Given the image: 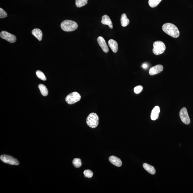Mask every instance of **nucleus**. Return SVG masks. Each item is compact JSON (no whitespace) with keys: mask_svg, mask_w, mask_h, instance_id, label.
<instances>
[{"mask_svg":"<svg viewBox=\"0 0 193 193\" xmlns=\"http://www.w3.org/2000/svg\"><path fill=\"white\" fill-rule=\"evenodd\" d=\"M162 29L166 34L174 38H177L179 35L178 28L173 24L166 23L164 24L163 25Z\"/></svg>","mask_w":193,"mask_h":193,"instance_id":"1","label":"nucleus"},{"mask_svg":"<svg viewBox=\"0 0 193 193\" xmlns=\"http://www.w3.org/2000/svg\"><path fill=\"white\" fill-rule=\"evenodd\" d=\"M61 26L63 31H74L78 27L77 24L76 22L69 20L63 21L62 23Z\"/></svg>","mask_w":193,"mask_h":193,"instance_id":"2","label":"nucleus"},{"mask_svg":"<svg viewBox=\"0 0 193 193\" xmlns=\"http://www.w3.org/2000/svg\"><path fill=\"white\" fill-rule=\"evenodd\" d=\"M99 118L96 113H92L87 117L86 123L90 128H95L99 124Z\"/></svg>","mask_w":193,"mask_h":193,"instance_id":"3","label":"nucleus"},{"mask_svg":"<svg viewBox=\"0 0 193 193\" xmlns=\"http://www.w3.org/2000/svg\"><path fill=\"white\" fill-rule=\"evenodd\" d=\"M165 44L162 41L155 42L153 44V53L156 55H159L164 53L166 50Z\"/></svg>","mask_w":193,"mask_h":193,"instance_id":"4","label":"nucleus"},{"mask_svg":"<svg viewBox=\"0 0 193 193\" xmlns=\"http://www.w3.org/2000/svg\"><path fill=\"white\" fill-rule=\"evenodd\" d=\"M81 99L80 94L77 92H74L70 93L66 98V101L69 105H72L79 101Z\"/></svg>","mask_w":193,"mask_h":193,"instance_id":"5","label":"nucleus"},{"mask_svg":"<svg viewBox=\"0 0 193 193\" xmlns=\"http://www.w3.org/2000/svg\"><path fill=\"white\" fill-rule=\"evenodd\" d=\"M0 159L2 162L6 164L14 165H19V162L17 159H15L13 157L9 156V155H1L0 157Z\"/></svg>","mask_w":193,"mask_h":193,"instance_id":"6","label":"nucleus"},{"mask_svg":"<svg viewBox=\"0 0 193 193\" xmlns=\"http://www.w3.org/2000/svg\"><path fill=\"white\" fill-rule=\"evenodd\" d=\"M179 116H180L182 121L186 125H189L190 123L189 116H188V111L186 108H182L181 110L179 112Z\"/></svg>","mask_w":193,"mask_h":193,"instance_id":"7","label":"nucleus"},{"mask_svg":"<svg viewBox=\"0 0 193 193\" xmlns=\"http://www.w3.org/2000/svg\"><path fill=\"white\" fill-rule=\"evenodd\" d=\"M0 36L1 38L7 40V41L10 43H14L16 41V36L6 31H1L0 34Z\"/></svg>","mask_w":193,"mask_h":193,"instance_id":"8","label":"nucleus"},{"mask_svg":"<svg viewBox=\"0 0 193 193\" xmlns=\"http://www.w3.org/2000/svg\"><path fill=\"white\" fill-rule=\"evenodd\" d=\"M163 69V66L162 65L159 64L153 66L149 70V74L151 76L157 74L162 72Z\"/></svg>","mask_w":193,"mask_h":193,"instance_id":"9","label":"nucleus"},{"mask_svg":"<svg viewBox=\"0 0 193 193\" xmlns=\"http://www.w3.org/2000/svg\"><path fill=\"white\" fill-rule=\"evenodd\" d=\"M97 40L99 46L101 48L103 52L106 53L109 52V49H108L107 45L103 37L99 36Z\"/></svg>","mask_w":193,"mask_h":193,"instance_id":"10","label":"nucleus"},{"mask_svg":"<svg viewBox=\"0 0 193 193\" xmlns=\"http://www.w3.org/2000/svg\"><path fill=\"white\" fill-rule=\"evenodd\" d=\"M160 111V110L159 106H156L154 107L151 114V118L152 120H157L159 117Z\"/></svg>","mask_w":193,"mask_h":193,"instance_id":"11","label":"nucleus"},{"mask_svg":"<svg viewBox=\"0 0 193 193\" xmlns=\"http://www.w3.org/2000/svg\"><path fill=\"white\" fill-rule=\"evenodd\" d=\"M109 160L110 162L112 164L117 167H120L122 165V162L121 160L116 157L114 156H111L109 157Z\"/></svg>","mask_w":193,"mask_h":193,"instance_id":"12","label":"nucleus"},{"mask_svg":"<svg viewBox=\"0 0 193 193\" xmlns=\"http://www.w3.org/2000/svg\"><path fill=\"white\" fill-rule=\"evenodd\" d=\"M101 23L103 25H108L111 29L113 28L112 22L110 18L107 15H105L102 16Z\"/></svg>","mask_w":193,"mask_h":193,"instance_id":"13","label":"nucleus"},{"mask_svg":"<svg viewBox=\"0 0 193 193\" xmlns=\"http://www.w3.org/2000/svg\"><path fill=\"white\" fill-rule=\"evenodd\" d=\"M108 45L113 52L116 53L118 50V44L115 40L111 39L108 42Z\"/></svg>","mask_w":193,"mask_h":193,"instance_id":"14","label":"nucleus"},{"mask_svg":"<svg viewBox=\"0 0 193 193\" xmlns=\"http://www.w3.org/2000/svg\"><path fill=\"white\" fill-rule=\"evenodd\" d=\"M32 34L39 41H41L42 40L43 34H42V31L40 29L37 28L34 29L32 30Z\"/></svg>","mask_w":193,"mask_h":193,"instance_id":"15","label":"nucleus"},{"mask_svg":"<svg viewBox=\"0 0 193 193\" xmlns=\"http://www.w3.org/2000/svg\"><path fill=\"white\" fill-rule=\"evenodd\" d=\"M143 166L144 169L150 174L154 175L156 173V170L152 166L147 163H144Z\"/></svg>","mask_w":193,"mask_h":193,"instance_id":"16","label":"nucleus"},{"mask_svg":"<svg viewBox=\"0 0 193 193\" xmlns=\"http://www.w3.org/2000/svg\"><path fill=\"white\" fill-rule=\"evenodd\" d=\"M120 21L122 26L123 27L127 26L129 23V20L127 17L125 13L122 15Z\"/></svg>","mask_w":193,"mask_h":193,"instance_id":"17","label":"nucleus"},{"mask_svg":"<svg viewBox=\"0 0 193 193\" xmlns=\"http://www.w3.org/2000/svg\"><path fill=\"white\" fill-rule=\"evenodd\" d=\"M40 93L44 96H47L48 95V90L46 86L43 84H40L38 85Z\"/></svg>","mask_w":193,"mask_h":193,"instance_id":"18","label":"nucleus"},{"mask_svg":"<svg viewBox=\"0 0 193 193\" xmlns=\"http://www.w3.org/2000/svg\"><path fill=\"white\" fill-rule=\"evenodd\" d=\"M88 0H76V5L78 8L82 7L86 5Z\"/></svg>","mask_w":193,"mask_h":193,"instance_id":"19","label":"nucleus"},{"mask_svg":"<svg viewBox=\"0 0 193 193\" xmlns=\"http://www.w3.org/2000/svg\"><path fill=\"white\" fill-rule=\"evenodd\" d=\"M162 0H149V4L150 7L154 8L159 5Z\"/></svg>","mask_w":193,"mask_h":193,"instance_id":"20","label":"nucleus"},{"mask_svg":"<svg viewBox=\"0 0 193 193\" xmlns=\"http://www.w3.org/2000/svg\"><path fill=\"white\" fill-rule=\"evenodd\" d=\"M72 162L74 166L77 168H79L82 165L81 159L78 158H76L74 159Z\"/></svg>","mask_w":193,"mask_h":193,"instance_id":"21","label":"nucleus"},{"mask_svg":"<svg viewBox=\"0 0 193 193\" xmlns=\"http://www.w3.org/2000/svg\"><path fill=\"white\" fill-rule=\"evenodd\" d=\"M36 75L39 78L43 81H46L47 78L44 74L40 70H37L36 72Z\"/></svg>","mask_w":193,"mask_h":193,"instance_id":"22","label":"nucleus"},{"mask_svg":"<svg viewBox=\"0 0 193 193\" xmlns=\"http://www.w3.org/2000/svg\"><path fill=\"white\" fill-rule=\"evenodd\" d=\"M84 175L86 177H88L89 178H91L93 176V173L92 172L90 171V170H87L84 171Z\"/></svg>","mask_w":193,"mask_h":193,"instance_id":"23","label":"nucleus"},{"mask_svg":"<svg viewBox=\"0 0 193 193\" xmlns=\"http://www.w3.org/2000/svg\"><path fill=\"white\" fill-rule=\"evenodd\" d=\"M143 87L141 86H138L135 87L134 89V92L136 94H139L141 93L143 90Z\"/></svg>","mask_w":193,"mask_h":193,"instance_id":"24","label":"nucleus"},{"mask_svg":"<svg viewBox=\"0 0 193 193\" xmlns=\"http://www.w3.org/2000/svg\"><path fill=\"white\" fill-rule=\"evenodd\" d=\"M7 16V14L4 10L2 8H0V18H4L6 17Z\"/></svg>","mask_w":193,"mask_h":193,"instance_id":"25","label":"nucleus"},{"mask_svg":"<svg viewBox=\"0 0 193 193\" xmlns=\"http://www.w3.org/2000/svg\"><path fill=\"white\" fill-rule=\"evenodd\" d=\"M148 67V66L147 64H146V63H144V64H143L142 66L143 68L144 69L147 68Z\"/></svg>","mask_w":193,"mask_h":193,"instance_id":"26","label":"nucleus"}]
</instances>
